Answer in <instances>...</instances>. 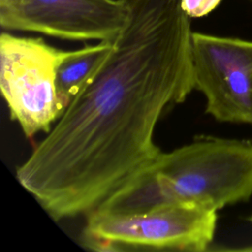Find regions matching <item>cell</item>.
Returning a JSON list of instances; mask_svg holds the SVG:
<instances>
[{
  "label": "cell",
  "mask_w": 252,
  "mask_h": 252,
  "mask_svg": "<svg viewBox=\"0 0 252 252\" xmlns=\"http://www.w3.org/2000/svg\"><path fill=\"white\" fill-rule=\"evenodd\" d=\"M130 19L106 58L17 168L55 220L87 216L161 152L154 135L195 90L182 0H124Z\"/></svg>",
  "instance_id": "obj_1"
},
{
  "label": "cell",
  "mask_w": 252,
  "mask_h": 252,
  "mask_svg": "<svg viewBox=\"0 0 252 252\" xmlns=\"http://www.w3.org/2000/svg\"><path fill=\"white\" fill-rule=\"evenodd\" d=\"M111 48L112 41H98L79 49L67 50L56 70L57 92L66 107Z\"/></svg>",
  "instance_id": "obj_7"
},
{
  "label": "cell",
  "mask_w": 252,
  "mask_h": 252,
  "mask_svg": "<svg viewBox=\"0 0 252 252\" xmlns=\"http://www.w3.org/2000/svg\"><path fill=\"white\" fill-rule=\"evenodd\" d=\"M221 0H182V9L190 18H201L215 10Z\"/></svg>",
  "instance_id": "obj_8"
},
{
  "label": "cell",
  "mask_w": 252,
  "mask_h": 252,
  "mask_svg": "<svg viewBox=\"0 0 252 252\" xmlns=\"http://www.w3.org/2000/svg\"><path fill=\"white\" fill-rule=\"evenodd\" d=\"M82 234L92 250L187 251L208 250L213 242L217 211L191 204H174L142 214L90 213Z\"/></svg>",
  "instance_id": "obj_3"
},
{
  "label": "cell",
  "mask_w": 252,
  "mask_h": 252,
  "mask_svg": "<svg viewBox=\"0 0 252 252\" xmlns=\"http://www.w3.org/2000/svg\"><path fill=\"white\" fill-rule=\"evenodd\" d=\"M251 196L252 143L201 136L161 151L92 212L132 215L174 204L218 212Z\"/></svg>",
  "instance_id": "obj_2"
},
{
  "label": "cell",
  "mask_w": 252,
  "mask_h": 252,
  "mask_svg": "<svg viewBox=\"0 0 252 252\" xmlns=\"http://www.w3.org/2000/svg\"><path fill=\"white\" fill-rule=\"evenodd\" d=\"M242 250H249V251H252V246H251V247H246V248H244V249H242Z\"/></svg>",
  "instance_id": "obj_9"
},
{
  "label": "cell",
  "mask_w": 252,
  "mask_h": 252,
  "mask_svg": "<svg viewBox=\"0 0 252 252\" xmlns=\"http://www.w3.org/2000/svg\"><path fill=\"white\" fill-rule=\"evenodd\" d=\"M66 53L41 37L1 33L0 89L27 138L49 132L66 108L56 87V70Z\"/></svg>",
  "instance_id": "obj_4"
},
{
  "label": "cell",
  "mask_w": 252,
  "mask_h": 252,
  "mask_svg": "<svg viewBox=\"0 0 252 252\" xmlns=\"http://www.w3.org/2000/svg\"><path fill=\"white\" fill-rule=\"evenodd\" d=\"M250 220H251V221H252V217H251V219H250Z\"/></svg>",
  "instance_id": "obj_10"
},
{
  "label": "cell",
  "mask_w": 252,
  "mask_h": 252,
  "mask_svg": "<svg viewBox=\"0 0 252 252\" xmlns=\"http://www.w3.org/2000/svg\"><path fill=\"white\" fill-rule=\"evenodd\" d=\"M129 19L124 0H0L2 29L61 39L112 41Z\"/></svg>",
  "instance_id": "obj_6"
},
{
  "label": "cell",
  "mask_w": 252,
  "mask_h": 252,
  "mask_svg": "<svg viewBox=\"0 0 252 252\" xmlns=\"http://www.w3.org/2000/svg\"><path fill=\"white\" fill-rule=\"evenodd\" d=\"M194 88L220 122L252 124V41L192 34Z\"/></svg>",
  "instance_id": "obj_5"
}]
</instances>
